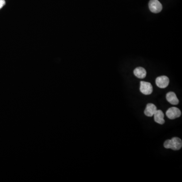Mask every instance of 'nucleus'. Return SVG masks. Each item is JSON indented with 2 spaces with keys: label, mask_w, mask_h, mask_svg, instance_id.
Masks as SVG:
<instances>
[{
  "label": "nucleus",
  "mask_w": 182,
  "mask_h": 182,
  "mask_svg": "<svg viewBox=\"0 0 182 182\" xmlns=\"http://www.w3.org/2000/svg\"><path fill=\"white\" fill-rule=\"evenodd\" d=\"M154 121L159 124H165V120L164 119V113L161 110H157L154 114Z\"/></svg>",
  "instance_id": "nucleus-7"
},
{
  "label": "nucleus",
  "mask_w": 182,
  "mask_h": 182,
  "mask_svg": "<svg viewBox=\"0 0 182 182\" xmlns=\"http://www.w3.org/2000/svg\"><path fill=\"white\" fill-rule=\"evenodd\" d=\"M5 0H0V9H1L5 5Z\"/></svg>",
  "instance_id": "nucleus-10"
},
{
  "label": "nucleus",
  "mask_w": 182,
  "mask_h": 182,
  "mask_svg": "<svg viewBox=\"0 0 182 182\" xmlns=\"http://www.w3.org/2000/svg\"><path fill=\"white\" fill-rule=\"evenodd\" d=\"M166 115L170 119H174L181 116V111L177 107H172L166 111Z\"/></svg>",
  "instance_id": "nucleus-3"
},
{
  "label": "nucleus",
  "mask_w": 182,
  "mask_h": 182,
  "mask_svg": "<svg viewBox=\"0 0 182 182\" xmlns=\"http://www.w3.org/2000/svg\"><path fill=\"white\" fill-rule=\"evenodd\" d=\"M163 146L166 149H171L173 150H179L182 147L181 139L178 137H174L171 140H167L165 142Z\"/></svg>",
  "instance_id": "nucleus-1"
},
{
  "label": "nucleus",
  "mask_w": 182,
  "mask_h": 182,
  "mask_svg": "<svg viewBox=\"0 0 182 182\" xmlns=\"http://www.w3.org/2000/svg\"><path fill=\"white\" fill-rule=\"evenodd\" d=\"M156 84L159 88L164 89L167 87L169 85V78L166 76H163L158 77L156 79Z\"/></svg>",
  "instance_id": "nucleus-5"
},
{
  "label": "nucleus",
  "mask_w": 182,
  "mask_h": 182,
  "mask_svg": "<svg viewBox=\"0 0 182 182\" xmlns=\"http://www.w3.org/2000/svg\"><path fill=\"white\" fill-rule=\"evenodd\" d=\"M166 99L172 105H178L179 102L175 93L173 92H170L166 95Z\"/></svg>",
  "instance_id": "nucleus-8"
},
{
  "label": "nucleus",
  "mask_w": 182,
  "mask_h": 182,
  "mask_svg": "<svg viewBox=\"0 0 182 182\" xmlns=\"http://www.w3.org/2000/svg\"><path fill=\"white\" fill-rule=\"evenodd\" d=\"M133 73L136 77L139 78H144L146 76V71L144 68L138 67L133 70Z\"/></svg>",
  "instance_id": "nucleus-9"
},
{
  "label": "nucleus",
  "mask_w": 182,
  "mask_h": 182,
  "mask_svg": "<svg viewBox=\"0 0 182 182\" xmlns=\"http://www.w3.org/2000/svg\"><path fill=\"white\" fill-rule=\"evenodd\" d=\"M157 107L154 104L152 103H149L146 105V107L145 109V114L148 117L153 116L154 113L156 111Z\"/></svg>",
  "instance_id": "nucleus-6"
},
{
  "label": "nucleus",
  "mask_w": 182,
  "mask_h": 182,
  "mask_svg": "<svg viewBox=\"0 0 182 182\" xmlns=\"http://www.w3.org/2000/svg\"><path fill=\"white\" fill-rule=\"evenodd\" d=\"M140 90L143 94L149 95L152 93L153 87L150 82L141 81L140 82Z\"/></svg>",
  "instance_id": "nucleus-4"
},
{
  "label": "nucleus",
  "mask_w": 182,
  "mask_h": 182,
  "mask_svg": "<svg viewBox=\"0 0 182 182\" xmlns=\"http://www.w3.org/2000/svg\"><path fill=\"white\" fill-rule=\"evenodd\" d=\"M149 8L154 13H158L162 9V6L158 0H150Z\"/></svg>",
  "instance_id": "nucleus-2"
}]
</instances>
